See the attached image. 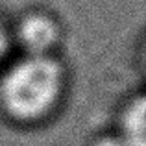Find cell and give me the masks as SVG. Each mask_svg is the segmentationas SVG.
Segmentation results:
<instances>
[{
  "instance_id": "cell-1",
  "label": "cell",
  "mask_w": 146,
  "mask_h": 146,
  "mask_svg": "<svg viewBox=\"0 0 146 146\" xmlns=\"http://www.w3.org/2000/svg\"><path fill=\"white\" fill-rule=\"evenodd\" d=\"M59 89V70L54 61L30 57L19 63L4 82V102L21 118H33L52 106Z\"/></svg>"
},
{
  "instance_id": "cell-2",
  "label": "cell",
  "mask_w": 146,
  "mask_h": 146,
  "mask_svg": "<svg viewBox=\"0 0 146 146\" xmlns=\"http://www.w3.org/2000/svg\"><path fill=\"white\" fill-rule=\"evenodd\" d=\"M21 39L26 46L35 52L44 50L56 39V26L46 17H30L21 28Z\"/></svg>"
},
{
  "instance_id": "cell-3",
  "label": "cell",
  "mask_w": 146,
  "mask_h": 146,
  "mask_svg": "<svg viewBox=\"0 0 146 146\" xmlns=\"http://www.w3.org/2000/svg\"><path fill=\"white\" fill-rule=\"evenodd\" d=\"M124 146H144V102L137 100L124 120Z\"/></svg>"
},
{
  "instance_id": "cell-4",
  "label": "cell",
  "mask_w": 146,
  "mask_h": 146,
  "mask_svg": "<svg viewBox=\"0 0 146 146\" xmlns=\"http://www.w3.org/2000/svg\"><path fill=\"white\" fill-rule=\"evenodd\" d=\"M98 146H124L122 143H118V141H111V139H107V141H102Z\"/></svg>"
},
{
  "instance_id": "cell-5",
  "label": "cell",
  "mask_w": 146,
  "mask_h": 146,
  "mask_svg": "<svg viewBox=\"0 0 146 146\" xmlns=\"http://www.w3.org/2000/svg\"><path fill=\"white\" fill-rule=\"evenodd\" d=\"M4 50H6V37H4V33L0 32V56L4 54Z\"/></svg>"
}]
</instances>
